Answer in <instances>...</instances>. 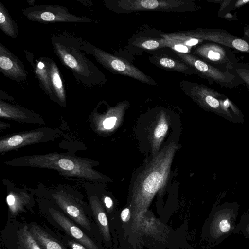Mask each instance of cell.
I'll return each mask as SVG.
<instances>
[{"mask_svg": "<svg viewBox=\"0 0 249 249\" xmlns=\"http://www.w3.org/2000/svg\"><path fill=\"white\" fill-rule=\"evenodd\" d=\"M94 161L67 153H48L22 156L5 162L9 166L53 169L63 176L76 177L87 181H100L102 174L95 170Z\"/></svg>", "mask_w": 249, "mask_h": 249, "instance_id": "6da1fadb", "label": "cell"}, {"mask_svg": "<svg viewBox=\"0 0 249 249\" xmlns=\"http://www.w3.org/2000/svg\"><path fill=\"white\" fill-rule=\"evenodd\" d=\"M180 85L185 92L205 110L231 122H244L241 110L225 95L203 84L183 81Z\"/></svg>", "mask_w": 249, "mask_h": 249, "instance_id": "7a4b0ae2", "label": "cell"}, {"mask_svg": "<svg viewBox=\"0 0 249 249\" xmlns=\"http://www.w3.org/2000/svg\"><path fill=\"white\" fill-rule=\"evenodd\" d=\"M176 54L190 66L196 74L207 79L210 84L216 83L222 87L233 89L243 84L241 80L229 71L221 70L190 53Z\"/></svg>", "mask_w": 249, "mask_h": 249, "instance_id": "3957f363", "label": "cell"}, {"mask_svg": "<svg viewBox=\"0 0 249 249\" xmlns=\"http://www.w3.org/2000/svg\"><path fill=\"white\" fill-rule=\"evenodd\" d=\"M194 55L224 71H229L238 59L231 48L216 42L204 41L194 50Z\"/></svg>", "mask_w": 249, "mask_h": 249, "instance_id": "277c9868", "label": "cell"}, {"mask_svg": "<svg viewBox=\"0 0 249 249\" xmlns=\"http://www.w3.org/2000/svg\"><path fill=\"white\" fill-rule=\"evenodd\" d=\"M61 134L58 129L43 127L7 136L0 139V152L2 154L26 145L47 142Z\"/></svg>", "mask_w": 249, "mask_h": 249, "instance_id": "5b68a950", "label": "cell"}, {"mask_svg": "<svg viewBox=\"0 0 249 249\" xmlns=\"http://www.w3.org/2000/svg\"><path fill=\"white\" fill-rule=\"evenodd\" d=\"M182 33L195 38L216 42L249 54V42L223 29L199 28Z\"/></svg>", "mask_w": 249, "mask_h": 249, "instance_id": "8992f818", "label": "cell"}, {"mask_svg": "<svg viewBox=\"0 0 249 249\" xmlns=\"http://www.w3.org/2000/svg\"><path fill=\"white\" fill-rule=\"evenodd\" d=\"M182 0H121L118 5L123 12L171 11L184 8L189 4Z\"/></svg>", "mask_w": 249, "mask_h": 249, "instance_id": "52a82bcc", "label": "cell"}, {"mask_svg": "<svg viewBox=\"0 0 249 249\" xmlns=\"http://www.w3.org/2000/svg\"><path fill=\"white\" fill-rule=\"evenodd\" d=\"M100 56L103 63L116 73L130 77L145 84L158 85L150 77L123 58L105 52H101Z\"/></svg>", "mask_w": 249, "mask_h": 249, "instance_id": "ba28073f", "label": "cell"}, {"mask_svg": "<svg viewBox=\"0 0 249 249\" xmlns=\"http://www.w3.org/2000/svg\"><path fill=\"white\" fill-rule=\"evenodd\" d=\"M52 196L59 207L75 221L85 229L91 230L90 221L74 196L63 191L56 192Z\"/></svg>", "mask_w": 249, "mask_h": 249, "instance_id": "9c48e42d", "label": "cell"}, {"mask_svg": "<svg viewBox=\"0 0 249 249\" xmlns=\"http://www.w3.org/2000/svg\"><path fill=\"white\" fill-rule=\"evenodd\" d=\"M49 212L55 222L69 235L78 241L88 249H98L94 242L79 228L59 211L53 208L49 209Z\"/></svg>", "mask_w": 249, "mask_h": 249, "instance_id": "30bf717a", "label": "cell"}, {"mask_svg": "<svg viewBox=\"0 0 249 249\" xmlns=\"http://www.w3.org/2000/svg\"><path fill=\"white\" fill-rule=\"evenodd\" d=\"M0 115L21 123L45 124L38 116L28 114L12 106L1 103Z\"/></svg>", "mask_w": 249, "mask_h": 249, "instance_id": "8fae6325", "label": "cell"}, {"mask_svg": "<svg viewBox=\"0 0 249 249\" xmlns=\"http://www.w3.org/2000/svg\"><path fill=\"white\" fill-rule=\"evenodd\" d=\"M29 231L43 249H66L60 243L36 225L32 226Z\"/></svg>", "mask_w": 249, "mask_h": 249, "instance_id": "7c38bea8", "label": "cell"}, {"mask_svg": "<svg viewBox=\"0 0 249 249\" xmlns=\"http://www.w3.org/2000/svg\"><path fill=\"white\" fill-rule=\"evenodd\" d=\"M154 63L165 69L179 72L195 74L193 70L183 61L167 56H160L155 58Z\"/></svg>", "mask_w": 249, "mask_h": 249, "instance_id": "4fadbf2b", "label": "cell"}, {"mask_svg": "<svg viewBox=\"0 0 249 249\" xmlns=\"http://www.w3.org/2000/svg\"><path fill=\"white\" fill-rule=\"evenodd\" d=\"M207 1L219 3L220 7L218 11V16L229 20H235L233 15L230 13L231 10L239 8L249 2V0H211Z\"/></svg>", "mask_w": 249, "mask_h": 249, "instance_id": "5bb4252c", "label": "cell"}, {"mask_svg": "<svg viewBox=\"0 0 249 249\" xmlns=\"http://www.w3.org/2000/svg\"><path fill=\"white\" fill-rule=\"evenodd\" d=\"M160 36L164 39L175 41L190 47L196 46L204 41L187 36L182 32L162 34Z\"/></svg>", "mask_w": 249, "mask_h": 249, "instance_id": "9a60e30c", "label": "cell"}, {"mask_svg": "<svg viewBox=\"0 0 249 249\" xmlns=\"http://www.w3.org/2000/svg\"><path fill=\"white\" fill-rule=\"evenodd\" d=\"M229 71L237 76L249 91V63L238 62L232 65Z\"/></svg>", "mask_w": 249, "mask_h": 249, "instance_id": "2e32d148", "label": "cell"}, {"mask_svg": "<svg viewBox=\"0 0 249 249\" xmlns=\"http://www.w3.org/2000/svg\"><path fill=\"white\" fill-rule=\"evenodd\" d=\"M90 203L95 218L100 226L103 229L107 228L108 221L105 213L103 211L98 199L92 196L90 198Z\"/></svg>", "mask_w": 249, "mask_h": 249, "instance_id": "e0dca14e", "label": "cell"}, {"mask_svg": "<svg viewBox=\"0 0 249 249\" xmlns=\"http://www.w3.org/2000/svg\"><path fill=\"white\" fill-rule=\"evenodd\" d=\"M168 126L164 115L161 116L158 124L154 132L153 147L154 150L159 148V145L166 134Z\"/></svg>", "mask_w": 249, "mask_h": 249, "instance_id": "ac0fdd59", "label": "cell"}, {"mask_svg": "<svg viewBox=\"0 0 249 249\" xmlns=\"http://www.w3.org/2000/svg\"><path fill=\"white\" fill-rule=\"evenodd\" d=\"M20 237L21 241L26 249H41L26 227H24L22 230Z\"/></svg>", "mask_w": 249, "mask_h": 249, "instance_id": "d6986e66", "label": "cell"}, {"mask_svg": "<svg viewBox=\"0 0 249 249\" xmlns=\"http://www.w3.org/2000/svg\"><path fill=\"white\" fill-rule=\"evenodd\" d=\"M134 44L138 47L146 50H155L162 47L161 38L160 39L150 38L140 39Z\"/></svg>", "mask_w": 249, "mask_h": 249, "instance_id": "ffe728a7", "label": "cell"}, {"mask_svg": "<svg viewBox=\"0 0 249 249\" xmlns=\"http://www.w3.org/2000/svg\"><path fill=\"white\" fill-rule=\"evenodd\" d=\"M51 78L54 89L61 100L65 99L62 81L56 69L53 67L51 72Z\"/></svg>", "mask_w": 249, "mask_h": 249, "instance_id": "44dd1931", "label": "cell"}, {"mask_svg": "<svg viewBox=\"0 0 249 249\" xmlns=\"http://www.w3.org/2000/svg\"><path fill=\"white\" fill-rule=\"evenodd\" d=\"M162 47H169L176 52L189 53L192 47L179 44L176 42L161 38Z\"/></svg>", "mask_w": 249, "mask_h": 249, "instance_id": "7402d4cb", "label": "cell"}, {"mask_svg": "<svg viewBox=\"0 0 249 249\" xmlns=\"http://www.w3.org/2000/svg\"><path fill=\"white\" fill-rule=\"evenodd\" d=\"M22 199L19 194L11 192L7 196L6 200L9 208L12 212H16L20 204Z\"/></svg>", "mask_w": 249, "mask_h": 249, "instance_id": "603a6c76", "label": "cell"}, {"mask_svg": "<svg viewBox=\"0 0 249 249\" xmlns=\"http://www.w3.org/2000/svg\"><path fill=\"white\" fill-rule=\"evenodd\" d=\"M5 14L0 10V23L1 29L7 34L9 35H12L13 33V30L12 29V26L10 22V20H8Z\"/></svg>", "mask_w": 249, "mask_h": 249, "instance_id": "cb8c5ba5", "label": "cell"}, {"mask_svg": "<svg viewBox=\"0 0 249 249\" xmlns=\"http://www.w3.org/2000/svg\"><path fill=\"white\" fill-rule=\"evenodd\" d=\"M14 66V64L9 57L1 55L0 57V67L2 69L10 71L13 69Z\"/></svg>", "mask_w": 249, "mask_h": 249, "instance_id": "d4e9b609", "label": "cell"}, {"mask_svg": "<svg viewBox=\"0 0 249 249\" xmlns=\"http://www.w3.org/2000/svg\"><path fill=\"white\" fill-rule=\"evenodd\" d=\"M65 63L70 67L72 69H76L77 67V63L74 58L70 54H66L63 57Z\"/></svg>", "mask_w": 249, "mask_h": 249, "instance_id": "484cf974", "label": "cell"}, {"mask_svg": "<svg viewBox=\"0 0 249 249\" xmlns=\"http://www.w3.org/2000/svg\"><path fill=\"white\" fill-rule=\"evenodd\" d=\"M116 120V117L114 116L107 118L103 121L104 127L107 129L112 128L115 125Z\"/></svg>", "mask_w": 249, "mask_h": 249, "instance_id": "4316f807", "label": "cell"}, {"mask_svg": "<svg viewBox=\"0 0 249 249\" xmlns=\"http://www.w3.org/2000/svg\"><path fill=\"white\" fill-rule=\"evenodd\" d=\"M41 18L45 21H52L55 19V16L52 13L45 12L41 14Z\"/></svg>", "mask_w": 249, "mask_h": 249, "instance_id": "83f0119b", "label": "cell"}, {"mask_svg": "<svg viewBox=\"0 0 249 249\" xmlns=\"http://www.w3.org/2000/svg\"><path fill=\"white\" fill-rule=\"evenodd\" d=\"M219 227L220 230L223 232H227L230 228V225L228 223V221L226 219L222 220L219 223Z\"/></svg>", "mask_w": 249, "mask_h": 249, "instance_id": "f1b7e54d", "label": "cell"}, {"mask_svg": "<svg viewBox=\"0 0 249 249\" xmlns=\"http://www.w3.org/2000/svg\"><path fill=\"white\" fill-rule=\"evenodd\" d=\"M129 213V210L128 208H125L122 211V212L121 213V217L122 220L123 221L125 222L128 220Z\"/></svg>", "mask_w": 249, "mask_h": 249, "instance_id": "f546056e", "label": "cell"}, {"mask_svg": "<svg viewBox=\"0 0 249 249\" xmlns=\"http://www.w3.org/2000/svg\"><path fill=\"white\" fill-rule=\"evenodd\" d=\"M70 245L72 249H86L84 246L74 241L70 242Z\"/></svg>", "mask_w": 249, "mask_h": 249, "instance_id": "4dcf8cb0", "label": "cell"}, {"mask_svg": "<svg viewBox=\"0 0 249 249\" xmlns=\"http://www.w3.org/2000/svg\"><path fill=\"white\" fill-rule=\"evenodd\" d=\"M243 38L249 42V24L244 27L243 29Z\"/></svg>", "mask_w": 249, "mask_h": 249, "instance_id": "1f68e13d", "label": "cell"}, {"mask_svg": "<svg viewBox=\"0 0 249 249\" xmlns=\"http://www.w3.org/2000/svg\"><path fill=\"white\" fill-rule=\"evenodd\" d=\"M104 202L107 208H110L112 205V199L108 196H106L104 199Z\"/></svg>", "mask_w": 249, "mask_h": 249, "instance_id": "d6a6232c", "label": "cell"}]
</instances>
